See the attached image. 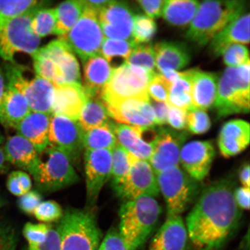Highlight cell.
<instances>
[{
	"instance_id": "obj_1",
	"label": "cell",
	"mask_w": 250,
	"mask_h": 250,
	"mask_svg": "<svg viewBox=\"0 0 250 250\" xmlns=\"http://www.w3.org/2000/svg\"><path fill=\"white\" fill-rule=\"evenodd\" d=\"M232 180L205 188L186 218L188 237L196 250H217L235 232L242 210L234 199Z\"/></svg>"
},
{
	"instance_id": "obj_2",
	"label": "cell",
	"mask_w": 250,
	"mask_h": 250,
	"mask_svg": "<svg viewBox=\"0 0 250 250\" xmlns=\"http://www.w3.org/2000/svg\"><path fill=\"white\" fill-rule=\"evenodd\" d=\"M120 232L129 250H137L147 241L162 214L155 198L141 196L125 202L120 212Z\"/></svg>"
},
{
	"instance_id": "obj_3",
	"label": "cell",
	"mask_w": 250,
	"mask_h": 250,
	"mask_svg": "<svg viewBox=\"0 0 250 250\" xmlns=\"http://www.w3.org/2000/svg\"><path fill=\"white\" fill-rule=\"evenodd\" d=\"M245 3L237 0L203 1L193 18L186 38L204 46L224 28L241 16Z\"/></svg>"
},
{
	"instance_id": "obj_4",
	"label": "cell",
	"mask_w": 250,
	"mask_h": 250,
	"mask_svg": "<svg viewBox=\"0 0 250 250\" xmlns=\"http://www.w3.org/2000/svg\"><path fill=\"white\" fill-rule=\"evenodd\" d=\"M61 250H98L102 233L96 215L89 210L65 211L57 228Z\"/></svg>"
},
{
	"instance_id": "obj_5",
	"label": "cell",
	"mask_w": 250,
	"mask_h": 250,
	"mask_svg": "<svg viewBox=\"0 0 250 250\" xmlns=\"http://www.w3.org/2000/svg\"><path fill=\"white\" fill-rule=\"evenodd\" d=\"M218 115L225 117L250 110V62L225 71L214 102Z\"/></svg>"
},
{
	"instance_id": "obj_6",
	"label": "cell",
	"mask_w": 250,
	"mask_h": 250,
	"mask_svg": "<svg viewBox=\"0 0 250 250\" xmlns=\"http://www.w3.org/2000/svg\"><path fill=\"white\" fill-rule=\"evenodd\" d=\"M73 164L64 153L49 145L39 154L32 175L40 192L52 193L74 185L79 181Z\"/></svg>"
},
{
	"instance_id": "obj_7",
	"label": "cell",
	"mask_w": 250,
	"mask_h": 250,
	"mask_svg": "<svg viewBox=\"0 0 250 250\" xmlns=\"http://www.w3.org/2000/svg\"><path fill=\"white\" fill-rule=\"evenodd\" d=\"M156 179L167 204V216L180 215L196 201L202 191L199 181L180 167L161 172Z\"/></svg>"
},
{
	"instance_id": "obj_8",
	"label": "cell",
	"mask_w": 250,
	"mask_h": 250,
	"mask_svg": "<svg viewBox=\"0 0 250 250\" xmlns=\"http://www.w3.org/2000/svg\"><path fill=\"white\" fill-rule=\"evenodd\" d=\"M156 73L135 65L125 63L114 68L101 98L104 103L127 99L149 100L148 87Z\"/></svg>"
},
{
	"instance_id": "obj_9",
	"label": "cell",
	"mask_w": 250,
	"mask_h": 250,
	"mask_svg": "<svg viewBox=\"0 0 250 250\" xmlns=\"http://www.w3.org/2000/svg\"><path fill=\"white\" fill-rule=\"evenodd\" d=\"M37 10L12 19L0 33V56L6 61L14 62L18 53L33 56L38 51L40 38L33 33L31 23Z\"/></svg>"
},
{
	"instance_id": "obj_10",
	"label": "cell",
	"mask_w": 250,
	"mask_h": 250,
	"mask_svg": "<svg viewBox=\"0 0 250 250\" xmlns=\"http://www.w3.org/2000/svg\"><path fill=\"white\" fill-rule=\"evenodd\" d=\"M61 39L79 56L83 62L93 56L99 55L105 38L98 12L90 8H83L77 22Z\"/></svg>"
},
{
	"instance_id": "obj_11",
	"label": "cell",
	"mask_w": 250,
	"mask_h": 250,
	"mask_svg": "<svg viewBox=\"0 0 250 250\" xmlns=\"http://www.w3.org/2000/svg\"><path fill=\"white\" fill-rule=\"evenodd\" d=\"M23 68L9 64L6 70L8 85L25 97L31 112L51 115L55 86L49 81L38 76L29 80L24 77Z\"/></svg>"
},
{
	"instance_id": "obj_12",
	"label": "cell",
	"mask_w": 250,
	"mask_h": 250,
	"mask_svg": "<svg viewBox=\"0 0 250 250\" xmlns=\"http://www.w3.org/2000/svg\"><path fill=\"white\" fill-rule=\"evenodd\" d=\"M83 133L78 121L62 115H52L50 121L48 145L64 153L73 164L79 161L83 149Z\"/></svg>"
},
{
	"instance_id": "obj_13",
	"label": "cell",
	"mask_w": 250,
	"mask_h": 250,
	"mask_svg": "<svg viewBox=\"0 0 250 250\" xmlns=\"http://www.w3.org/2000/svg\"><path fill=\"white\" fill-rule=\"evenodd\" d=\"M131 167L125 182L116 190L125 202L141 196L156 198L160 194L156 175L148 161L130 154Z\"/></svg>"
},
{
	"instance_id": "obj_14",
	"label": "cell",
	"mask_w": 250,
	"mask_h": 250,
	"mask_svg": "<svg viewBox=\"0 0 250 250\" xmlns=\"http://www.w3.org/2000/svg\"><path fill=\"white\" fill-rule=\"evenodd\" d=\"M37 52L50 59L54 65V86L81 84L79 63L70 46L62 39L53 41Z\"/></svg>"
},
{
	"instance_id": "obj_15",
	"label": "cell",
	"mask_w": 250,
	"mask_h": 250,
	"mask_svg": "<svg viewBox=\"0 0 250 250\" xmlns=\"http://www.w3.org/2000/svg\"><path fill=\"white\" fill-rule=\"evenodd\" d=\"M111 127L119 145L134 157L149 161L159 129L112 123Z\"/></svg>"
},
{
	"instance_id": "obj_16",
	"label": "cell",
	"mask_w": 250,
	"mask_h": 250,
	"mask_svg": "<svg viewBox=\"0 0 250 250\" xmlns=\"http://www.w3.org/2000/svg\"><path fill=\"white\" fill-rule=\"evenodd\" d=\"M84 164L87 202L90 206H93L103 187L110 180L111 150H85Z\"/></svg>"
},
{
	"instance_id": "obj_17",
	"label": "cell",
	"mask_w": 250,
	"mask_h": 250,
	"mask_svg": "<svg viewBox=\"0 0 250 250\" xmlns=\"http://www.w3.org/2000/svg\"><path fill=\"white\" fill-rule=\"evenodd\" d=\"M104 103L109 117L119 124L140 127L157 125L150 99H127Z\"/></svg>"
},
{
	"instance_id": "obj_18",
	"label": "cell",
	"mask_w": 250,
	"mask_h": 250,
	"mask_svg": "<svg viewBox=\"0 0 250 250\" xmlns=\"http://www.w3.org/2000/svg\"><path fill=\"white\" fill-rule=\"evenodd\" d=\"M187 139L185 133L167 129H159L148 162L156 175L173 167H179L181 150Z\"/></svg>"
},
{
	"instance_id": "obj_19",
	"label": "cell",
	"mask_w": 250,
	"mask_h": 250,
	"mask_svg": "<svg viewBox=\"0 0 250 250\" xmlns=\"http://www.w3.org/2000/svg\"><path fill=\"white\" fill-rule=\"evenodd\" d=\"M215 153L210 141H192L185 144L181 149L180 163L190 177L201 182L210 172Z\"/></svg>"
},
{
	"instance_id": "obj_20",
	"label": "cell",
	"mask_w": 250,
	"mask_h": 250,
	"mask_svg": "<svg viewBox=\"0 0 250 250\" xmlns=\"http://www.w3.org/2000/svg\"><path fill=\"white\" fill-rule=\"evenodd\" d=\"M134 16L124 2L114 1L99 14V21L105 39L132 40Z\"/></svg>"
},
{
	"instance_id": "obj_21",
	"label": "cell",
	"mask_w": 250,
	"mask_h": 250,
	"mask_svg": "<svg viewBox=\"0 0 250 250\" xmlns=\"http://www.w3.org/2000/svg\"><path fill=\"white\" fill-rule=\"evenodd\" d=\"M55 86L52 115H62L78 121L88 100L81 84H64Z\"/></svg>"
},
{
	"instance_id": "obj_22",
	"label": "cell",
	"mask_w": 250,
	"mask_h": 250,
	"mask_svg": "<svg viewBox=\"0 0 250 250\" xmlns=\"http://www.w3.org/2000/svg\"><path fill=\"white\" fill-rule=\"evenodd\" d=\"M187 229L181 215L167 216L150 243L149 250H186Z\"/></svg>"
},
{
	"instance_id": "obj_23",
	"label": "cell",
	"mask_w": 250,
	"mask_h": 250,
	"mask_svg": "<svg viewBox=\"0 0 250 250\" xmlns=\"http://www.w3.org/2000/svg\"><path fill=\"white\" fill-rule=\"evenodd\" d=\"M250 127L248 122L235 120L224 125L219 134L218 146L222 156L230 158L240 154L248 147Z\"/></svg>"
},
{
	"instance_id": "obj_24",
	"label": "cell",
	"mask_w": 250,
	"mask_h": 250,
	"mask_svg": "<svg viewBox=\"0 0 250 250\" xmlns=\"http://www.w3.org/2000/svg\"><path fill=\"white\" fill-rule=\"evenodd\" d=\"M187 73L191 85L193 107L202 110L210 108L217 96L216 75L196 69L188 70Z\"/></svg>"
},
{
	"instance_id": "obj_25",
	"label": "cell",
	"mask_w": 250,
	"mask_h": 250,
	"mask_svg": "<svg viewBox=\"0 0 250 250\" xmlns=\"http://www.w3.org/2000/svg\"><path fill=\"white\" fill-rule=\"evenodd\" d=\"M3 151L9 163L31 174L39 164L38 152L32 144L18 134L9 137Z\"/></svg>"
},
{
	"instance_id": "obj_26",
	"label": "cell",
	"mask_w": 250,
	"mask_h": 250,
	"mask_svg": "<svg viewBox=\"0 0 250 250\" xmlns=\"http://www.w3.org/2000/svg\"><path fill=\"white\" fill-rule=\"evenodd\" d=\"M250 42V14L240 16L215 36L211 41L210 51L214 56L223 55L234 44H248Z\"/></svg>"
},
{
	"instance_id": "obj_27",
	"label": "cell",
	"mask_w": 250,
	"mask_h": 250,
	"mask_svg": "<svg viewBox=\"0 0 250 250\" xmlns=\"http://www.w3.org/2000/svg\"><path fill=\"white\" fill-rule=\"evenodd\" d=\"M49 114L31 112L18 124V134L30 142L40 154L48 145Z\"/></svg>"
},
{
	"instance_id": "obj_28",
	"label": "cell",
	"mask_w": 250,
	"mask_h": 250,
	"mask_svg": "<svg viewBox=\"0 0 250 250\" xmlns=\"http://www.w3.org/2000/svg\"><path fill=\"white\" fill-rule=\"evenodd\" d=\"M84 63V90L87 98L101 96L114 68L101 55L90 58Z\"/></svg>"
},
{
	"instance_id": "obj_29",
	"label": "cell",
	"mask_w": 250,
	"mask_h": 250,
	"mask_svg": "<svg viewBox=\"0 0 250 250\" xmlns=\"http://www.w3.org/2000/svg\"><path fill=\"white\" fill-rule=\"evenodd\" d=\"M31 112L29 103L22 94L7 86L0 107V123L15 129Z\"/></svg>"
},
{
	"instance_id": "obj_30",
	"label": "cell",
	"mask_w": 250,
	"mask_h": 250,
	"mask_svg": "<svg viewBox=\"0 0 250 250\" xmlns=\"http://www.w3.org/2000/svg\"><path fill=\"white\" fill-rule=\"evenodd\" d=\"M156 67L160 72L165 70L177 71L189 63L190 56L186 46L173 42H162L154 48Z\"/></svg>"
},
{
	"instance_id": "obj_31",
	"label": "cell",
	"mask_w": 250,
	"mask_h": 250,
	"mask_svg": "<svg viewBox=\"0 0 250 250\" xmlns=\"http://www.w3.org/2000/svg\"><path fill=\"white\" fill-rule=\"evenodd\" d=\"M199 5L198 1L168 0L164 2L162 14L168 23L174 26H185L191 22Z\"/></svg>"
},
{
	"instance_id": "obj_32",
	"label": "cell",
	"mask_w": 250,
	"mask_h": 250,
	"mask_svg": "<svg viewBox=\"0 0 250 250\" xmlns=\"http://www.w3.org/2000/svg\"><path fill=\"white\" fill-rule=\"evenodd\" d=\"M107 107L101 96L89 98L81 111L78 123L83 132L109 124Z\"/></svg>"
},
{
	"instance_id": "obj_33",
	"label": "cell",
	"mask_w": 250,
	"mask_h": 250,
	"mask_svg": "<svg viewBox=\"0 0 250 250\" xmlns=\"http://www.w3.org/2000/svg\"><path fill=\"white\" fill-rule=\"evenodd\" d=\"M56 26L55 34L63 36L77 22L83 11L82 1L70 0L61 3L55 9Z\"/></svg>"
},
{
	"instance_id": "obj_34",
	"label": "cell",
	"mask_w": 250,
	"mask_h": 250,
	"mask_svg": "<svg viewBox=\"0 0 250 250\" xmlns=\"http://www.w3.org/2000/svg\"><path fill=\"white\" fill-rule=\"evenodd\" d=\"M107 125L83 132V147L85 150H112L117 145V140L111 127Z\"/></svg>"
},
{
	"instance_id": "obj_35",
	"label": "cell",
	"mask_w": 250,
	"mask_h": 250,
	"mask_svg": "<svg viewBox=\"0 0 250 250\" xmlns=\"http://www.w3.org/2000/svg\"><path fill=\"white\" fill-rule=\"evenodd\" d=\"M111 186L116 190L126 180L131 167L130 154L117 144L111 150Z\"/></svg>"
},
{
	"instance_id": "obj_36",
	"label": "cell",
	"mask_w": 250,
	"mask_h": 250,
	"mask_svg": "<svg viewBox=\"0 0 250 250\" xmlns=\"http://www.w3.org/2000/svg\"><path fill=\"white\" fill-rule=\"evenodd\" d=\"M41 2L36 0L0 1V33L9 21L39 9Z\"/></svg>"
},
{
	"instance_id": "obj_37",
	"label": "cell",
	"mask_w": 250,
	"mask_h": 250,
	"mask_svg": "<svg viewBox=\"0 0 250 250\" xmlns=\"http://www.w3.org/2000/svg\"><path fill=\"white\" fill-rule=\"evenodd\" d=\"M137 45L133 40L105 38L102 43L100 55L110 65L112 62L118 59H121V61H123L124 63H126L131 53Z\"/></svg>"
},
{
	"instance_id": "obj_38",
	"label": "cell",
	"mask_w": 250,
	"mask_h": 250,
	"mask_svg": "<svg viewBox=\"0 0 250 250\" xmlns=\"http://www.w3.org/2000/svg\"><path fill=\"white\" fill-rule=\"evenodd\" d=\"M56 21L55 9H41L33 16L31 29L40 38L51 35L55 33Z\"/></svg>"
},
{
	"instance_id": "obj_39",
	"label": "cell",
	"mask_w": 250,
	"mask_h": 250,
	"mask_svg": "<svg viewBox=\"0 0 250 250\" xmlns=\"http://www.w3.org/2000/svg\"><path fill=\"white\" fill-rule=\"evenodd\" d=\"M156 31V25L152 19L146 16L134 17L132 40L137 45L149 42Z\"/></svg>"
},
{
	"instance_id": "obj_40",
	"label": "cell",
	"mask_w": 250,
	"mask_h": 250,
	"mask_svg": "<svg viewBox=\"0 0 250 250\" xmlns=\"http://www.w3.org/2000/svg\"><path fill=\"white\" fill-rule=\"evenodd\" d=\"M126 63L135 65L155 73V56L154 48L148 45H137L131 53Z\"/></svg>"
},
{
	"instance_id": "obj_41",
	"label": "cell",
	"mask_w": 250,
	"mask_h": 250,
	"mask_svg": "<svg viewBox=\"0 0 250 250\" xmlns=\"http://www.w3.org/2000/svg\"><path fill=\"white\" fill-rule=\"evenodd\" d=\"M211 125L210 118L205 111L193 108L187 112V126L190 132L204 134L210 129Z\"/></svg>"
},
{
	"instance_id": "obj_42",
	"label": "cell",
	"mask_w": 250,
	"mask_h": 250,
	"mask_svg": "<svg viewBox=\"0 0 250 250\" xmlns=\"http://www.w3.org/2000/svg\"><path fill=\"white\" fill-rule=\"evenodd\" d=\"M63 214V211L58 203L54 201H47L41 203L33 214L37 220L42 223H49L61 220Z\"/></svg>"
},
{
	"instance_id": "obj_43",
	"label": "cell",
	"mask_w": 250,
	"mask_h": 250,
	"mask_svg": "<svg viewBox=\"0 0 250 250\" xmlns=\"http://www.w3.org/2000/svg\"><path fill=\"white\" fill-rule=\"evenodd\" d=\"M171 83L162 74H156L148 87L149 97L156 102L167 103L170 92Z\"/></svg>"
},
{
	"instance_id": "obj_44",
	"label": "cell",
	"mask_w": 250,
	"mask_h": 250,
	"mask_svg": "<svg viewBox=\"0 0 250 250\" xmlns=\"http://www.w3.org/2000/svg\"><path fill=\"white\" fill-rule=\"evenodd\" d=\"M224 61L229 67H237L250 62L249 51L241 44L229 46L223 54Z\"/></svg>"
},
{
	"instance_id": "obj_45",
	"label": "cell",
	"mask_w": 250,
	"mask_h": 250,
	"mask_svg": "<svg viewBox=\"0 0 250 250\" xmlns=\"http://www.w3.org/2000/svg\"><path fill=\"white\" fill-rule=\"evenodd\" d=\"M51 227L50 225L46 224L28 223L23 228V235L28 244L42 242L46 238Z\"/></svg>"
},
{
	"instance_id": "obj_46",
	"label": "cell",
	"mask_w": 250,
	"mask_h": 250,
	"mask_svg": "<svg viewBox=\"0 0 250 250\" xmlns=\"http://www.w3.org/2000/svg\"><path fill=\"white\" fill-rule=\"evenodd\" d=\"M42 194L38 190H30L19 198V208L24 213L32 215L36 208L42 202Z\"/></svg>"
},
{
	"instance_id": "obj_47",
	"label": "cell",
	"mask_w": 250,
	"mask_h": 250,
	"mask_svg": "<svg viewBox=\"0 0 250 250\" xmlns=\"http://www.w3.org/2000/svg\"><path fill=\"white\" fill-rule=\"evenodd\" d=\"M27 250H61L60 237L57 229L50 228L46 238L42 242L28 244Z\"/></svg>"
},
{
	"instance_id": "obj_48",
	"label": "cell",
	"mask_w": 250,
	"mask_h": 250,
	"mask_svg": "<svg viewBox=\"0 0 250 250\" xmlns=\"http://www.w3.org/2000/svg\"><path fill=\"white\" fill-rule=\"evenodd\" d=\"M98 250H129L124 243L120 232L115 228L109 230L102 240Z\"/></svg>"
},
{
	"instance_id": "obj_49",
	"label": "cell",
	"mask_w": 250,
	"mask_h": 250,
	"mask_svg": "<svg viewBox=\"0 0 250 250\" xmlns=\"http://www.w3.org/2000/svg\"><path fill=\"white\" fill-rule=\"evenodd\" d=\"M17 236L14 228L0 223V250H15Z\"/></svg>"
},
{
	"instance_id": "obj_50",
	"label": "cell",
	"mask_w": 250,
	"mask_h": 250,
	"mask_svg": "<svg viewBox=\"0 0 250 250\" xmlns=\"http://www.w3.org/2000/svg\"><path fill=\"white\" fill-rule=\"evenodd\" d=\"M167 123L174 129L181 130L187 127V112L177 108L168 106Z\"/></svg>"
},
{
	"instance_id": "obj_51",
	"label": "cell",
	"mask_w": 250,
	"mask_h": 250,
	"mask_svg": "<svg viewBox=\"0 0 250 250\" xmlns=\"http://www.w3.org/2000/svg\"><path fill=\"white\" fill-rule=\"evenodd\" d=\"M165 1L156 0V1H147L142 0L139 1V4L145 11L149 18L154 19L160 17L162 13Z\"/></svg>"
},
{
	"instance_id": "obj_52",
	"label": "cell",
	"mask_w": 250,
	"mask_h": 250,
	"mask_svg": "<svg viewBox=\"0 0 250 250\" xmlns=\"http://www.w3.org/2000/svg\"><path fill=\"white\" fill-rule=\"evenodd\" d=\"M250 190L244 187L234 189V197L237 206L242 210H249Z\"/></svg>"
},
{
	"instance_id": "obj_53",
	"label": "cell",
	"mask_w": 250,
	"mask_h": 250,
	"mask_svg": "<svg viewBox=\"0 0 250 250\" xmlns=\"http://www.w3.org/2000/svg\"><path fill=\"white\" fill-rule=\"evenodd\" d=\"M153 108L154 109L156 125L161 126L167 124L168 111L167 103L156 102Z\"/></svg>"
},
{
	"instance_id": "obj_54",
	"label": "cell",
	"mask_w": 250,
	"mask_h": 250,
	"mask_svg": "<svg viewBox=\"0 0 250 250\" xmlns=\"http://www.w3.org/2000/svg\"><path fill=\"white\" fill-rule=\"evenodd\" d=\"M7 186L9 191L15 196L20 197L24 194L21 188L20 181H19L17 172L13 171L9 175L7 179Z\"/></svg>"
},
{
	"instance_id": "obj_55",
	"label": "cell",
	"mask_w": 250,
	"mask_h": 250,
	"mask_svg": "<svg viewBox=\"0 0 250 250\" xmlns=\"http://www.w3.org/2000/svg\"><path fill=\"white\" fill-rule=\"evenodd\" d=\"M81 1H82L83 8L93 9L98 14L114 1L113 0H98V1L81 0Z\"/></svg>"
},
{
	"instance_id": "obj_56",
	"label": "cell",
	"mask_w": 250,
	"mask_h": 250,
	"mask_svg": "<svg viewBox=\"0 0 250 250\" xmlns=\"http://www.w3.org/2000/svg\"><path fill=\"white\" fill-rule=\"evenodd\" d=\"M19 181L21 184V188H22L24 193L30 191L32 183L30 176L28 174L24 171H16Z\"/></svg>"
},
{
	"instance_id": "obj_57",
	"label": "cell",
	"mask_w": 250,
	"mask_h": 250,
	"mask_svg": "<svg viewBox=\"0 0 250 250\" xmlns=\"http://www.w3.org/2000/svg\"><path fill=\"white\" fill-rule=\"evenodd\" d=\"M250 165L246 164L242 168L239 173V179L243 187L250 188Z\"/></svg>"
},
{
	"instance_id": "obj_58",
	"label": "cell",
	"mask_w": 250,
	"mask_h": 250,
	"mask_svg": "<svg viewBox=\"0 0 250 250\" xmlns=\"http://www.w3.org/2000/svg\"><path fill=\"white\" fill-rule=\"evenodd\" d=\"M6 89H7V86L5 85L4 73L0 68V107H1L3 99H4Z\"/></svg>"
},
{
	"instance_id": "obj_59",
	"label": "cell",
	"mask_w": 250,
	"mask_h": 250,
	"mask_svg": "<svg viewBox=\"0 0 250 250\" xmlns=\"http://www.w3.org/2000/svg\"><path fill=\"white\" fill-rule=\"evenodd\" d=\"M8 169V162L5 158L4 151L0 148V174L5 173Z\"/></svg>"
},
{
	"instance_id": "obj_60",
	"label": "cell",
	"mask_w": 250,
	"mask_h": 250,
	"mask_svg": "<svg viewBox=\"0 0 250 250\" xmlns=\"http://www.w3.org/2000/svg\"><path fill=\"white\" fill-rule=\"evenodd\" d=\"M5 205V202L4 200L3 199L1 196H0V209H1Z\"/></svg>"
},
{
	"instance_id": "obj_61",
	"label": "cell",
	"mask_w": 250,
	"mask_h": 250,
	"mask_svg": "<svg viewBox=\"0 0 250 250\" xmlns=\"http://www.w3.org/2000/svg\"><path fill=\"white\" fill-rule=\"evenodd\" d=\"M4 142V137L2 136L1 133H0V145Z\"/></svg>"
}]
</instances>
